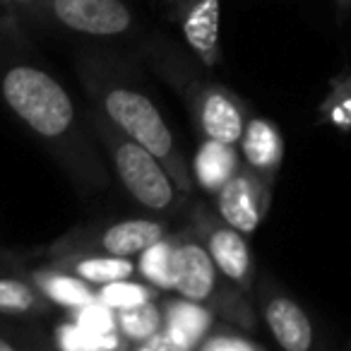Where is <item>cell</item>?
Masks as SVG:
<instances>
[{
  "label": "cell",
  "instance_id": "9a60e30c",
  "mask_svg": "<svg viewBox=\"0 0 351 351\" xmlns=\"http://www.w3.org/2000/svg\"><path fill=\"white\" fill-rule=\"evenodd\" d=\"M241 166L243 159H241L239 145H226V142L205 137L193 159V178L205 193L217 195Z\"/></svg>",
  "mask_w": 351,
  "mask_h": 351
},
{
  "label": "cell",
  "instance_id": "2e32d148",
  "mask_svg": "<svg viewBox=\"0 0 351 351\" xmlns=\"http://www.w3.org/2000/svg\"><path fill=\"white\" fill-rule=\"evenodd\" d=\"M32 284L49 298L53 306H60V308H73L77 306H84V303H92L97 298V287H92L89 282L84 279L75 277L73 272L68 269L58 267V265L51 263L49 267H39V269H32L27 274Z\"/></svg>",
  "mask_w": 351,
  "mask_h": 351
},
{
  "label": "cell",
  "instance_id": "5b68a950",
  "mask_svg": "<svg viewBox=\"0 0 351 351\" xmlns=\"http://www.w3.org/2000/svg\"><path fill=\"white\" fill-rule=\"evenodd\" d=\"M193 229L205 241L219 272L245 293H250L255 282V260L245 234L226 224L219 215L210 212L205 205H197L193 212Z\"/></svg>",
  "mask_w": 351,
  "mask_h": 351
},
{
  "label": "cell",
  "instance_id": "277c9868",
  "mask_svg": "<svg viewBox=\"0 0 351 351\" xmlns=\"http://www.w3.org/2000/svg\"><path fill=\"white\" fill-rule=\"evenodd\" d=\"M92 128L111 156L121 186L137 205L149 212H169L181 205L186 193L176 186L169 169L147 147L128 137L99 108L92 113Z\"/></svg>",
  "mask_w": 351,
  "mask_h": 351
},
{
  "label": "cell",
  "instance_id": "3957f363",
  "mask_svg": "<svg viewBox=\"0 0 351 351\" xmlns=\"http://www.w3.org/2000/svg\"><path fill=\"white\" fill-rule=\"evenodd\" d=\"M171 291L188 301L210 306L217 315L248 332L258 330V317L248 303V293L224 277L212 260L205 241L195 229L173 234V269H171Z\"/></svg>",
  "mask_w": 351,
  "mask_h": 351
},
{
  "label": "cell",
  "instance_id": "5bb4252c",
  "mask_svg": "<svg viewBox=\"0 0 351 351\" xmlns=\"http://www.w3.org/2000/svg\"><path fill=\"white\" fill-rule=\"evenodd\" d=\"M215 325V311L205 303L178 296L164 306V330L178 346V351L197 349L200 339Z\"/></svg>",
  "mask_w": 351,
  "mask_h": 351
},
{
  "label": "cell",
  "instance_id": "7c38bea8",
  "mask_svg": "<svg viewBox=\"0 0 351 351\" xmlns=\"http://www.w3.org/2000/svg\"><path fill=\"white\" fill-rule=\"evenodd\" d=\"M239 149L243 164L274 186L284 161V140L279 128L269 118L250 116L245 123L243 137L239 142Z\"/></svg>",
  "mask_w": 351,
  "mask_h": 351
},
{
  "label": "cell",
  "instance_id": "4fadbf2b",
  "mask_svg": "<svg viewBox=\"0 0 351 351\" xmlns=\"http://www.w3.org/2000/svg\"><path fill=\"white\" fill-rule=\"evenodd\" d=\"M53 265L68 269L92 287H101V284L118 282V279H130L137 272V265L132 258L99 253V250L89 248H56Z\"/></svg>",
  "mask_w": 351,
  "mask_h": 351
},
{
  "label": "cell",
  "instance_id": "603a6c76",
  "mask_svg": "<svg viewBox=\"0 0 351 351\" xmlns=\"http://www.w3.org/2000/svg\"><path fill=\"white\" fill-rule=\"evenodd\" d=\"M73 320L97 332H118L116 308L106 306V303H101L99 298H94L92 303L73 308Z\"/></svg>",
  "mask_w": 351,
  "mask_h": 351
},
{
  "label": "cell",
  "instance_id": "8992f818",
  "mask_svg": "<svg viewBox=\"0 0 351 351\" xmlns=\"http://www.w3.org/2000/svg\"><path fill=\"white\" fill-rule=\"evenodd\" d=\"M27 8L87 36H118L132 27V12L123 0H34Z\"/></svg>",
  "mask_w": 351,
  "mask_h": 351
},
{
  "label": "cell",
  "instance_id": "484cf974",
  "mask_svg": "<svg viewBox=\"0 0 351 351\" xmlns=\"http://www.w3.org/2000/svg\"><path fill=\"white\" fill-rule=\"evenodd\" d=\"M3 5H29V3H34V0H0Z\"/></svg>",
  "mask_w": 351,
  "mask_h": 351
},
{
  "label": "cell",
  "instance_id": "7a4b0ae2",
  "mask_svg": "<svg viewBox=\"0 0 351 351\" xmlns=\"http://www.w3.org/2000/svg\"><path fill=\"white\" fill-rule=\"evenodd\" d=\"M80 73H82L87 94L92 97V106L99 108L128 137L147 147L169 169L176 186L186 195H191L195 188L193 166H188L183 152L176 145V137L166 125V118L161 116L159 106L145 92H140L132 84H125L116 75L97 65H82Z\"/></svg>",
  "mask_w": 351,
  "mask_h": 351
},
{
  "label": "cell",
  "instance_id": "ba28073f",
  "mask_svg": "<svg viewBox=\"0 0 351 351\" xmlns=\"http://www.w3.org/2000/svg\"><path fill=\"white\" fill-rule=\"evenodd\" d=\"M217 215L239 229L241 234L250 236L258 231V226L265 221L272 205V183L260 178L248 166H241L229 181L224 183L219 193L215 195Z\"/></svg>",
  "mask_w": 351,
  "mask_h": 351
},
{
  "label": "cell",
  "instance_id": "d6986e66",
  "mask_svg": "<svg viewBox=\"0 0 351 351\" xmlns=\"http://www.w3.org/2000/svg\"><path fill=\"white\" fill-rule=\"evenodd\" d=\"M116 327L135 349L145 339L154 337L164 327V308L154 301L137 303L130 308H118L116 311Z\"/></svg>",
  "mask_w": 351,
  "mask_h": 351
},
{
  "label": "cell",
  "instance_id": "9c48e42d",
  "mask_svg": "<svg viewBox=\"0 0 351 351\" xmlns=\"http://www.w3.org/2000/svg\"><path fill=\"white\" fill-rule=\"evenodd\" d=\"M171 20L178 25L186 44L205 65L221 60L219 17L221 0H161Z\"/></svg>",
  "mask_w": 351,
  "mask_h": 351
},
{
  "label": "cell",
  "instance_id": "30bf717a",
  "mask_svg": "<svg viewBox=\"0 0 351 351\" xmlns=\"http://www.w3.org/2000/svg\"><path fill=\"white\" fill-rule=\"evenodd\" d=\"M169 234L164 221L156 219H123L106 224L101 229L84 231V234L70 236L58 248H89L99 253L121 255V258H135L152 243Z\"/></svg>",
  "mask_w": 351,
  "mask_h": 351
},
{
  "label": "cell",
  "instance_id": "44dd1931",
  "mask_svg": "<svg viewBox=\"0 0 351 351\" xmlns=\"http://www.w3.org/2000/svg\"><path fill=\"white\" fill-rule=\"evenodd\" d=\"M159 296V289L152 287L149 282H132L130 279H118V282H108L97 287V298L101 303L111 308H130L137 306V303H147V301H156Z\"/></svg>",
  "mask_w": 351,
  "mask_h": 351
},
{
  "label": "cell",
  "instance_id": "6da1fadb",
  "mask_svg": "<svg viewBox=\"0 0 351 351\" xmlns=\"http://www.w3.org/2000/svg\"><path fill=\"white\" fill-rule=\"evenodd\" d=\"M0 94L5 106L51 147L65 169L92 188L106 186V171L89 145L65 87L46 70L17 63L0 77Z\"/></svg>",
  "mask_w": 351,
  "mask_h": 351
},
{
  "label": "cell",
  "instance_id": "7402d4cb",
  "mask_svg": "<svg viewBox=\"0 0 351 351\" xmlns=\"http://www.w3.org/2000/svg\"><path fill=\"white\" fill-rule=\"evenodd\" d=\"M197 351H265V344L245 335L243 327H224L212 325V330L197 344Z\"/></svg>",
  "mask_w": 351,
  "mask_h": 351
},
{
  "label": "cell",
  "instance_id": "d4e9b609",
  "mask_svg": "<svg viewBox=\"0 0 351 351\" xmlns=\"http://www.w3.org/2000/svg\"><path fill=\"white\" fill-rule=\"evenodd\" d=\"M337 3V15H339V20H344L346 12L351 10V0H335Z\"/></svg>",
  "mask_w": 351,
  "mask_h": 351
},
{
  "label": "cell",
  "instance_id": "cb8c5ba5",
  "mask_svg": "<svg viewBox=\"0 0 351 351\" xmlns=\"http://www.w3.org/2000/svg\"><path fill=\"white\" fill-rule=\"evenodd\" d=\"M20 346H22L20 339H12V337L0 335V351H15V349H20Z\"/></svg>",
  "mask_w": 351,
  "mask_h": 351
},
{
  "label": "cell",
  "instance_id": "52a82bcc",
  "mask_svg": "<svg viewBox=\"0 0 351 351\" xmlns=\"http://www.w3.org/2000/svg\"><path fill=\"white\" fill-rule=\"evenodd\" d=\"M188 108L195 118L202 137L219 140L226 145H239L248 123V108L231 89L221 84H195L191 89H181Z\"/></svg>",
  "mask_w": 351,
  "mask_h": 351
},
{
  "label": "cell",
  "instance_id": "ac0fdd59",
  "mask_svg": "<svg viewBox=\"0 0 351 351\" xmlns=\"http://www.w3.org/2000/svg\"><path fill=\"white\" fill-rule=\"evenodd\" d=\"M53 341L58 349L65 351H121L132 349L130 341L121 332H97L80 325L75 320H68L56 327Z\"/></svg>",
  "mask_w": 351,
  "mask_h": 351
},
{
  "label": "cell",
  "instance_id": "e0dca14e",
  "mask_svg": "<svg viewBox=\"0 0 351 351\" xmlns=\"http://www.w3.org/2000/svg\"><path fill=\"white\" fill-rule=\"evenodd\" d=\"M53 303L29 282L22 277H5L0 274V315L15 317H39L51 311Z\"/></svg>",
  "mask_w": 351,
  "mask_h": 351
},
{
  "label": "cell",
  "instance_id": "ffe728a7",
  "mask_svg": "<svg viewBox=\"0 0 351 351\" xmlns=\"http://www.w3.org/2000/svg\"><path fill=\"white\" fill-rule=\"evenodd\" d=\"M171 269H173V234H166L164 239H159L147 250H142L137 272L142 274L145 282H149L159 291H171V287H173Z\"/></svg>",
  "mask_w": 351,
  "mask_h": 351
},
{
  "label": "cell",
  "instance_id": "8fae6325",
  "mask_svg": "<svg viewBox=\"0 0 351 351\" xmlns=\"http://www.w3.org/2000/svg\"><path fill=\"white\" fill-rule=\"evenodd\" d=\"M265 325L284 351H311L315 344V330L308 313L279 289H265L260 296Z\"/></svg>",
  "mask_w": 351,
  "mask_h": 351
}]
</instances>
